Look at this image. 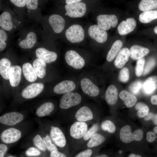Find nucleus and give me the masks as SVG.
Masks as SVG:
<instances>
[{"label": "nucleus", "mask_w": 157, "mask_h": 157, "mask_svg": "<svg viewBox=\"0 0 157 157\" xmlns=\"http://www.w3.org/2000/svg\"><path fill=\"white\" fill-rule=\"evenodd\" d=\"M119 96L128 108L134 106L137 101V98L134 95L125 90L122 91L119 93Z\"/></svg>", "instance_id": "obj_27"}, {"label": "nucleus", "mask_w": 157, "mask_h": 157, "mask_svg": "<svg viewBox=\"0 0 157 157\" xmlns=\"http://www.w3.org/2000/svg\"><path fill=\"white\" fill-rule=\"evenodd\" d=\"M105 96L106 100L108 104H115L118 99V91L115 86L113 85H109L106 91Z\"/></svg>", "instance_id": "obj_23"}, {"label": "nucleus", "mask_w": 157, "mask_h": 157, "mask_svg": "<svg viewBox=\"0 0 157 157\" xmlns=\"http://www.w3.org/2000/svg\"><path fill=\"white\" fill-rule=\"evenodd\" d=\"M129 78V69L126 67L122 68L120 71L118 79L121 82L126 83L127 82Z\"/></svg>", "instance_id": "obj_41"}, {"label": "nucleus", "mask_w": 157, "mask_h": 157, "mask_svg": "<svg viewBox=\"0 0 157 157\" xmlns=\"http://www.w3.org/2000/svg\"><path fill=\"white\" fill-rule=\"evenodd\" d=\"M8 157H14V156H8Z\"/></svg>", "instance_id": "obj_60"}, {"label": "nucleus", "mask_w": 157, "mask_h": 157, "mask_svg": "<svg viewBox=\"0 0 157 157\" xmlns=\"http://www.w3.org/2000/svg\"><path fill=\"white\" fill-rule=\"evenodd\" d=\"M76 87V85L73 81L65 80L57 84L54 87L53 91L57 94H64L73 92L75 89Z\"/></svg>", "instance_id": "obj_13"}, {"label": "nucleus", "mask_w": 157, "mask_h": 157, "mask_svg": "<svg viewBox=\"0 0 157 157\" xmlns=\"http://www.w3.org/2000/svg\"><path fill=\"white\" fill-rule=\"evenodd\" d=\"M67 39L72 43H76L83 41L85 37L84 31L82 27L78 24L70 26L65 33Z\"/></svg>", "instance_id": "obj_2"}, {"label": "nucleus", "mask_w": 157, "mask_h": 157, "mask_svg": "<svg viewBox=\"0 0 157 157\" xmlns=\"http://www.w3.org/2000/svg\"><path fill=\"white\" fill-rule=\"evenodd\" d=\"M7 39L6 33L3 29H0V43H5Z\"/></svg>", "instance_id": "obj_50"}, {"label": "nucleus", "mask_w": 157, "mask_h": 157, "mask_svg": "<svg viewBox=\"0 0 157 157\" xmlns=\"http://www.w3.org/2000/svg\"><path fill=\"white\" fill-rule=\"evenodd\" d=\"M44 88L43 83H33L27 86L22 91V95L26 99L34 98L39 95Z\"/></svg>", "instance_id": "obj_10"}, {"label": "nucleus", "mask_w": 157, "mask_h": 157, "mask_svg": "<svg viewBox=\"0 0 157 157\" xmlns=\"http://www.w3.org/2000/svg\"><path fill=\"white\" fill-rule=\"evenodd\" d=\"M0 26L3 29L10 31L13 27L11 16L10 13L7 11L2 13L0 15Z\"/></svg>", "instance_id": "obj_25"}, {"label": "nucleus", "mask_w": 157, "mask_h": 157, "mask_svg": "<svg viewBox=\"0 0 157 157\" xmlns=\"http://www.w3.org/2000/svg\"><path fill=\"white\" fill-rule=\"evenodd\" d=\"M122 42L119 40L116 41L112 45L108 52L106 60L108 62L112 61L115 58L122 46Z\"/></svg>", "instance_id": "obj_31"}, {"label": "nucleus", "mask_w": 157, "mask_h": 157, "mask_svg": "<svg viewBox=\"0 0 157 157\" xmlns=\"http://www.w3.org/2000/svg\"><path fill=\"white\" fill-rule=\"evenodd\" d=\"M144 119L147 121L151 119L154 124L157 125V114L155 115L151 113H148L144 117Z\"/></svg>", "instance_id": "obj_46"}, {"label": "nucleus", "mask_w": 157, "mask_h": 157, "mask_svg": "<svg viewBox=\"0 0 157 157\" xmlns=\"http://www.w3.org/2000/svg\"><path fill=\"white\" fill-rule=\"evenodd\" d=\"M65 58L67 64L75 69H81L85 65L83 58L74 50L67 51L65 53Z\"/></svg>", "instance_id": "obj_4"}, {"label": "nucleus", "mask_w": 157, "mask_h": 157, "mask_svg": "<svg viewBox=\"0 0 157 157\" xmlns=\"http://www.w3.org/2000/svg\"><path fill=\"white\" fill-rule=\"evenodd\" d=\"M50 135L53 142L57 146L63 147L66 145V140L65 137L58 127L51 126Z\"/></svg>", "instance_id": "obj_14"}, {"label": "nucleus", "mask_w": 157, "mask_h": 157, "mask_svg": "<svg viewBox=\"0 0 157 157\" xmlns=\"http://www.w3.org/2000/svg\"><path fill=\"white\" fill-rule=\"evenodd\" d=\"M10 1L15 6L19 7H22L26 5V0H11Z\"/></svg>", "instance_id": "obj_48"}, {"label": "nucleus", "mask_w": 157, "mask_h": 157, "mask_svg": "<svg viewBox=\"0 0 157 157\" xmlns=\"http://www.w3.org/2000/svg\"><path fill=\"white\" fill-rule=\"evenodd\" d=\"M49 22L53 30L56 33H60L64 28L65 20L60 15L57 14L51 15L49 18Z\"/></svg>", "instance_id": "obj_16"}, {"label": "nucleus", "mask_w": 157, "mask_h": 157, "mask_svg": "<svg viewBox=\"0 0 157 157\" xmlns=\"http://www.w3.org/2000/svg\"><path fill=\"white\" fill-rule=\"evenodd\" d=\"M21 136V133L14 128H10L4 130L0 135L1 141L6 144L13 143L18 141Z\"/></svg>", "instance_id": "obj_9"}, {"label": "nucleus", "mask_w": 157, "mask_h": 157, "mask_svg": "<svg viewBox=\"0 0 157 157\" xmlns=\"http://www.w3.org/2000/svg\"><path fill=\"white\" fill-rule=\"evenodd\" d=\"M87 129V124L85 122H76L71 126L70 134L73 138L78 139L83 137Z\"/></svg>", "instance_id": "obj_12"}, {"label": "nucleus", "mask_w": 157, "mask_h": 157, "mask_svg": "<svg viewBox=\"0 0 157 157\" xmlns=\"http://www.w3.org/2000/svg\"><path fill=\"white\" fill-rule=\"evenodd\" d=\"M150 101L152 104L157 105V95L152 96L151 98Z\"/></svg>", "instance_id": "obj_53"}, {"label": "nucleus", "mask_w": 157, "mask_h": 157, "mask_svg": "<svg viewBox=\"0 0 157 157\" xmlns=\"http://www.w3.org/2000/svg\"><path fill=\"white\" fill-rule=\"evenodd\" d=\"M24 119L22 114L16 112L6 113L0 117L1 123L6 125L14 126L21 122Z\"/></svg>", "instance_id": "obj_11"}, {"label": "nucleus", "mask_w": 157, "mask_h": 157, "mask_svg": "<svg viewBox=\"0 0 157 157\" xmlns=\"http://www.w3.org/2000/svg\"><path fill=\"white\" fill-rule=\"evenodd\" d=\"M130 56V50L127 48L121 49L114 60L115 66L118 68H122L128 60Z\"/></svg>", "instance_id": "obj_20"}, {"label": "nucleus", "mask_w": 157, "mask_h": 157, "mask_svg": "<svg viewBox=\"0 0 157 157\" xmlns=\"http://www.w3.org/2000/svg\"><path fill=\"white\" fill-rule=\"evenodd\" d=\"M8 149L7 146L5 144H1L0 145V157H4L5 153Z\"/></svg>", "instance_id": "obj_52"}, {"label": "nucleus", "mask_w": 157, "mask_h": 157, "mask_svg": "<svg viewBox=\"0 0 157 157\" xmlns=\"http://www.w3.org/2000/svg\"><path fill=\"white\" fill-rule=\"evenodd\" d=\"M75 117L78 121L83 122L90 120L93 117L92 110L86 106L81 107L76 113Z\"/></svg>", "instance_id": "obj_19"}, {"label": "nucleus", "mask_w": 157, "mask_h": 157, "mask_svg": "<svg viewBox=\"0 0 157 157\" xmlns=\"http://www.w3.org/2000/svg\"><path fill=\"white\" fill-rule=\"evenodd\" d=\"M38 1L37 0H26V6L29 9L35 10L38 7Z\"/></svg>", "instance_id": "obj_45"}, {"label": "nucleus", "mask_w": 157, "mask_h": 157, "mask_svg": "<svg viewBox=\"0 0 157 157\" xmlns=\"http://www.w3.org/2000/svg\"><path fill=\"white\" fill-rule=\"evenodd\" d=\"M34 145L41 151H44L46 150V147L44 141L39 135H36L33 139Z\"/></svg>", "instance_id": "obj_38"}, {"label": "nucleus", "mask_w": 157, "mask_h": 157, "mask_svg": "<svg viewBox=\"0 0 157 157\" xmlns=\"http://www.w3.org/2000/svg\"><path fill=\"white\" fill-rule=\"evenodd\" d=\"M25 154L28 156H35L40 155L41 154L40 151L34 147H31L26 150Z\"/></svg>", "instance_id": "obj_44"}, {"label": "nucleus", "mask_w": 157, "mask_h": 157, "mask_svg": "<svg viewBox=\"0 0 157 157\" xmlns=\"http://www.w3.org/2000/svg\"><path fill=\"white\" fill-rule=\"evenodd\" d=\"M35 54L37 58L47 63L53 62L57 58V55L56 52L49 51L43 47L37 48L35 50Z\"/></svg>", "instance_id": "obj_15"}, {"label": "nucleus", "mask_w": 157, "mask_h": 157, "mask_svg": "<svg viewBox=\"0 0 157 157\" xmlns=\"http://www.w3.org/2000/svg\"><path fill=\"white\" fill-rule=\"evenodd\" d=\"M98 25L101 28L106 31L111 27H115L118 23V19L115 15H100L97 17Z\"/></svg>", "instance_id": "obj_7"}, {"label": "nucleus", "mask_w": 157, "mask_h": 157, "mask_svg": "<svg viewBox=\"0 0 157 157\" xmlns=\"http://www.w3.org/2000/svg\"><path fill=\"white\" fill-rule=\"evenodd\" d=\"M105 140V138L103 136L99 133H96L89 139L87 146L90 148L95 147L101 144Z\"/></svg>", "instance_id": "obj_34"}, {"label": "nucleus", "mask_w": 157, "mask_h": 157, "mask_svg": "<svg viewBox=\"0 0 157 157\" xmlns=\"http://www.w3.org/2000/svg\"><path fill=\"white\" fill-rule=\"evenodd\" d=\"M156 137V135L152 132H149L147 134V140L149 142H153Z\"/></svg>", "instance_id": "obj_49"}, {"label": "nucleus", "mask_w": 157, "mask_h": 157, "mask_svg": "<svg viewBox=\"0 0 157 157\" xmlns=\"http://www.w3.org/2000/svg\"><path fill=\"white\" fill-rule=\"evenodd\" d=\"M122 152V150H120L119 151V154H121Z\"/></svg>", "instance_id": "obj_59"}, {"label": "nucleus", "mask_w": 157, "mask_h": 157, "mask_svg": "<svg viewBox=\"0 0 157 157\" xmlns=\"http://www.w3.org/2000/svg\"><path fill=\"white\" fill-rule=\"evenodd\" d=\"M149 51V49L146 48L138 45H133L130 49V56L134 60H138L147 56Z\"/></svg>", "instance_id": "obj_22"}, {"label": "nucleus", "mask_w": 157, "mask_h": 157, "mask_svg": "<svg viewBox=\"0 0 157 157\" xmlns=\"http://www.w3.org/2000/svg\"><path fill=\"white\" fill-rule=\"evenodd\" d=\"M50 157H67L64 154L58 151H55L51 152Z\"/></svg>", "instance_id": "obj_51"}, {"label": "nucleus", "mask_w": 157, "mask_h": 157, "mask_svg": "<svg viewBox=\"0 0 157 157\" xmlns=\"http://www.w3.org/2000/svg\"><path fill=\"white\" fill-rule=\"evenodd\" d=\"M95 157H108V156L105 154H102Z\"/></svg>", "instance_id": "obj_56"}, {"label": "nucleus", "mask_w": 157, "mask_h": 157, "mask_svg": "<svg viewBox=\"0 0 157 157\" xmlns=\"http://www.w3.org/2000/svg\"><path fill=\"white\" fill-rule=\"evenodd\" d=\"M43 140L45 145L46 148L48 150L51 152L53 151H58L56 147L52 143L50 138L48 135L43 138Z\"/></svg>", "instance_id": "obj_43"}, {"label": "nucleus", "mask_w": 157, "mask_h": 157, "mask_svg": "<svg viewBox=\"0 0 157 157\" xmlns=\"http://www.w3.org/2000/svg\"><path fill=\"white\" fill-rule=\"evenodd\" d=\"M88 33L89 36L99 43H103L107 40L108 35L106 31L100 28L98 25L90 26Z\"/></svg>", "instance_id": "obj_8"}, {"label": "nucleus", "mask_w": 157, "mask_h": 157, "mask_svg": "<svg viewBox=\"0 0 157 157\" xmlns=\"http://www.w3.org/2000/svg\"><path fill=\"white\" fill-rule=\"evenodd\" d=\"M154 132L156 134H157V126H156L154 127Z\"/></svg>", "instance_id": "obj_57"}, {"label": "nucleus", "mask_w": 157, "mask_h": 157, "mask_svg": "<svg viewBox=\"0 0 157 157\" xmlns=\"http://www.w3.org/2000/svg\"><path fill=\"white\" fill-rule=\"evenodd\" d=\"M138 7L142 11L150 10L157 8V0H142L139 4Z\"/></svg>", "instance_id": "obj_33"}, {"label": "nucleus", "mask_w": 157, "mask_h": 157, "mask_svg": "<svg viewBox=\"0 0 157 157\" xmlns=\"http://www.w3.org/2000/svg\"><path fill=\"white\" fill-rule=\"evenodd\" d=\"M154 32L156 34H157V26H156L154 29Z\"/></svg>", "instance_id": "obj_58"}, {"label": "nucleus", "mask_w": 157, "mask_h": 157, "mask_svg": "<svg viewBox=\"0 0 157 157\" xmlns=\"http://www.w3.org/2000/svg\"><path fill=\"white\" fill-rule=\"evenodd\" d=\"M37 42L36 34L33 32H30L27 34L26 38L21 41L19 45L24 49H30L33 47Z\"/></svg>", "instance_id": "obj_26"}, {"label": "nucleus", "mask_w": 157, "mask_h": 157, "mask_svg": "<svg viewBox=\"0 0 157 157\" xmlns=\"http://www.w3.org/2000/svg\"><path fill=\"white\" fill-rule=\"evenodd\" d=\"M54 105L52 103H44L36 109V114L39 117H43L49 115L53 110Z\"/></svg>", "instance_id": "obj_28"}, {"label": "nucleus", "mask_w": 157, "mask_h": 157, "mask_svg": "<svg viewBox=\"0 0 157 157\" xmlns=\"http://www.w3.org/2000/svg\"><path fill=\"white\" fill-rule=\"evenodd\" d=\"M66 16L72 18L81 17L83 16L86 11V5L84 2H80L65 6Z\"/></svg>", "instance_id": "obj_5"}, {"label": "nucleus", "mask_w": 157, "mask_h": 157, "mask_svg": "<svg viewBox=\"0 0 157 157\" xmlns=\"http://www.w3.org/2000/svg\"><path fill=\"white\" fill-rule=\"evenodd\" d=\"M135 108L137 110V115L139 118L143 117L149 113L148 107L146 105L142 103H138L135 105Z\"/></svg>", "instance_id": "obj_35"}, {"label": "nucleus", "mask_w": 157, "mask_h": 157, "mask_svg": "<svg viewBox=\"0 0 157 157\" xmlns=\"http://www.w3.org/2000/svg\"><path fill=\"white\" fill-rule=\"evenodd\" d=\"M145 63L144 58L138 60L135 67V73L138 77L141 76L143 74Z\"/></svg>", "instance_id": "obj_39"}, {"label": "nucleus", "mask_w": 157, "mask_h": 157, "mask_svg": "<svg viewBox=\"0 0 157 157\" xmlns=\"http://www.w3.org/2000/svg\"><path fill=\"white\" fill-rule=\"evenodd\" d=\"M157 18V11L156 10L145 11L140 14L139 19L140 22L143 23H149Z\"/></svg>", "instance_id": "obj_32"}, {"label": "nucleus", "mask_w": 157, "mask_h": 157, "mask_svg": "<svg viewBox=\"0 0 157 157\" xmlns=\"http://www.w3.org/2000/svg\"><path fill=\"white\" fill-rule=\"evenodd\" d=\"M22 69L18 65H13L11 67L9 74V78L10 85L13 87L17 86L21 79Z\"/></svg>", "instance_id": "obj_18"}, {"label": "nucleus", "mask_w": 157, "mask_h": 157, "mask_svg": "<svg viewBox=\"0 0 157 157\" xmlns=\"http://www.w3.org/2000/svg\"><path fill=\"white\" fill-rule=\"evenodd\" d=\"M156 63V60L155 58H149L144 65L142 75L144 76L148 74L155 66Z\"/></svg>", "instance_id": "obj_36"}, {"label": "nucleus", "mask_w": 157, "mask_h": 157, "mask_svg": "<svg viewBox=\"0 0 157 157\" xmlns=\"http://www.w3.org/2000/svg\"><path fill=\"white\" fill-rule=\"evenodd\" d=\"M81 1V0H66L65 1V3L67 4H69L80 2Z\"/></svg>", "instance_id": "obj_54"}, {"label": "nucleus", "mask_w": 157, "mask_h": 157, "mask_svg": "<svg viewBox=\"0 0 157 157\" xmlns=\"http://www.w3.org/2000/svg\"><path fill=\"white\" fill-rule=\"evenodd\" d=\"M99 129L98 125L94 124L88 131L83 137L85 140H87L90 139L91 137L98 131Z\"/></svg>", "instance_id": "obj_42"}, {"label": "nucleus", "mask_w": 157, "mask_h": 157, "mask_svg": "<svg viewBox=\"0 0 157 157\" xmlns=\"http://www.w3.org/2000/svg\"><path fill=\"white\" fill-rule=\"evenodd\" d=\"M131 129L129 125L123 126L120 132V138L123 142L127 143L135 140L140 141L143 138V132L140 129H137L133 133H131Z\"/></svg>", "instance_id": "obj_3"}, {"label": "nucleus", "mask_w": 157, "mask_h": 157, "mask_svg": "<svg viewBox=\"0 0 157 157\" xmlns=\"http://www.w3.org/2000/svg\"><path fill=\"white\" fill-rule=\"evenodd\" d=\"M46 65L42 60L37 58L33 62V66L37 76L40 78L44 77L46 73Z\"/></svg>", "instance_id": "obj_29"}, {"label": "nucleus", "mask_w": 157, "mask_h": 157, "mask_svg": "<svg viewBox=\"0 0 157 157\" xmlns=\"http://www.w3.org/2000/svg\"><path fill=\"white\" fill-rule=\"evenodd\" d=\"M101 128L104 131H107L110 133H114L116 129L115 126L111 121L106 120L101 124Z\"/></svg>", "instance_id": "obj_40"}, {"label": "nucleus", "mask_w": 157, "mask_h": 157, "mask_svg": "<svg viewBox=\"0 0 157 157\" xmlns=\"http://www.w3.org/2000/svg\"><path fill=\"white\" fill-rule=\"evenodd\" d=\"M92 153L91 149H88L79 153L75 157H90Z\"/></svg>", "instance_id": "obj_47"}, {"label": "nucleus", "mask_w": 157, "mask_h": 157, "mask_svg": "<svg viewBox=\"0 0 157 157\" xmlns=\"http://www.w3.org/2000/svg\"><path fill=\"white\" fill-rule=\"evenodd\" d=\"M136 22L133 18H129L123 21L119 25L117 30L121 35L127 34L133 31L136 27Z\"/></svg>", "instance_id": "obj_17"}, {"label": "nucleus", "mask_w": 157, "mask_h": 157, "mask_svg": "<svg viewBox=\"0 0 157 157\" xmlns=\"http://www.w3.org/2000/svg\"><path fill=\"white\" fill-rule=\"evenodd\" d=\"M143 83L140 81H135L132 83L129 86V89L131 93L133 94H138L142 88Z\"/></svg>", "instance_id": "obj_37"}, {"label": "nucleus", "mask_w": 157, "mask_h": 157, "mask_svg": "<svg viewBox=\"0 0 157 157\" xmlns=\"http://www.w3.org/2000/svg\"><path fill=\"white\" fill-rule=\"evenodd\" d=\"M157 89V76H151L143 83L142 89L144 94L149 95L153 93Z\"/></svg>", "instance_id": "obj_21"}, {"label": "nucleus", "mask_w": 157, "mask_h": 157, "mask_svg": "<svg viewBox=\"0 0 157 157\" xmlns=\"http://www.w3.org/2000/svg\"><path fill=\"white\" fill-rule=\"evenodd\" d=\"M82 99L81 95L73 92L63 94L60 99L59 106L60 108L67 109L79 104Z\"/></svg>", "instance_id": "obj_1"}, {"label": "nucleus", "mask_w": 157, "mask_h": 157, "mask_svg": "<svg viewBox=\"0 0 157 157\" xmlns=\"http://www.w3.org/2000/svg\"><path fill=\"white\" fill-rule=\"evenodd\" d=\"M10 61L6 58H3L0 60V74L4 79H9V74L11 67Z\"/></svg>", "instance_id": "obj_30"}, {"label": "nucleus", "mask_w": 157, "mask_h": 157, "mask_svg": "<svg viewBox=\"0 0 157 157\" xmlns=\"http://www.w3.org/2000/svg\"><path fill=\"white\" fill-rule=\"evenodd\" d=\"M80 85L83 92L89 96L95 97L99 93L98 87L90 78L84 77L80 81Z\"/></svg>", "instance_id": "obj_6"}, {"label": "nucleus", "mask_w": 157, "mask_h": 157, "mask_svg": "<svg viewBox=\"0 0 157 157\" xmlns=\"http://www.w3.org/2000/svg\"><path fill=\"white\" fill-rule=\"evenodd\" d=\"M128 157H142L141 156L139 155H136L133 154H130Z\"/></svg>", "instance_id": "obj_55"}, {"label": "nucleus", "mask_w": 157, "mask_h": 157, "mask_svg": "<svg viewBox=\"0 0 157 157\" xmlns=\"http://www.w3.org/2000/svg\"><path fill=\"white\" fill-rule=\"evenodd\" d=\"M22 70L25 78L28 81L33 82L36 80L38 76L31 63H24L22 66Z\"/></svg>", "instance_id": "obj_24"}]
</instances>
